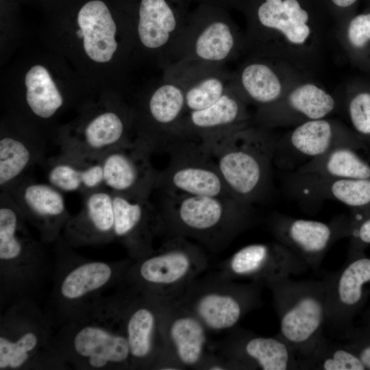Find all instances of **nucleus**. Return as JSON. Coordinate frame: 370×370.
Instances as JSON below:
<instances>
[{"mask_svg":"<svg viewBox=\"0 0 370 370\" xmlns=\"http://www.w3.org/2000/svg\"><path fill=\"white\" fill-rule=\"evenodd\" d=\"M359 138L337 119L325 117L308 121L278 136L274 163L280 167L289 166L293 171L295 163L297 169L336 147H357Z\"/></svg>","mask_w":370,"mask_h":370,"instance_id":"obj_19","label":"nucleus"},{"mask_svg":"<svg viewBox=\"0 0 370 370\" xmlns=\"http://www.w3.org/2000/svg\"><path fill=\"white\" fill-rule=\"evenodd\" d=\"M369 282L370 258L349 263L332 285H327L328 316L336 319L341 310L356 306L361 299L363 286Z\"/></svg>","mask_w":370,"mask_h":370,"instance_id":"obj_34","label":"nucleus"},{"mask_svg":"<svg viewBox=\"0 0 370 370\" xmlns=\"http://www.w3.org/2000/svg\"><path fill=\"white\" fill-rule=\"evenodd\" d=\"M286 193L304 205L325 200L358 208L370 204V179H347L301 173H286L282 180Z\"/></svg>","mask_w":370,"mask_h":370,"instance_id":"obj_27","label":"nucleus"},{"mask_svg":"<svg viewBox=\"0 0 370 370\" xmlns=\"http://www.w3.org/2000/svg\"><path fill=\"white\" fill-rule=\"evenodd\" d=\"M208 265L203 247L184 237L171 236L149 255L133 260L123 281L172 301L207 269Z\"/></svg>","mask_w":370,"mask_h":370,"instance_id":"obj_12","label":"nucleus"},{"mask_svg":"<svg viewBox=\"0 0 370 370\" xmlns=\"http://www.w3.org/2000/svg\"><path fill=\"white\" fill-rule=\"evenodd\" d=\"M52 325L34 299L9 305L0 319V370L67 369L57 354Z\"/></svg>","mask_w":370,"mask_h":370,"instance_id":"obj_10","label":"nucleus"},{"mask_svg":"<svg viewBox=\"0 0 370 370\" xmlns=\"http://www.w3.org/2000/svg\"><path fill=\"white\" fill-rule=\"evenodd\" d=\"M114 214V241L119 242L133 260L154 251L153 242L166 232L160 212L149 199L112 193Z\"/></svg>","mask_w":370,"mask_h":370,"instance_id":"obj_24","label":"nucleus"},{"mask_svg":"<svg viewBox=\"0 0 370 370\" xmlns=\"http://www.w3.org/2000/svg\"><path fill=\"white\" fill-rule=\"evenodd\" d=\"M247 106L231 82L224 95L214 104L186 113L180 126L177 138L203 142L249 126L253 123L252 114Z\"/></svg>","mask_w":370,"mask_h":370,"instance_id":"obj_30","label":"nucleus"},{"mask_svg":"<svg viewBox=\"0 0 370 370\" xmlns=\"http://www.w3.org/2000/svg\"><path fill=\"white\" fill-rule=\"evenodd\" d=\"M330 30L301 0H260L244 33L245 53L281 59L312 75L323 63Z\"/></svg>","mask_w":370,"mask_h":370,"instance_id":"obj_3","label":"nucleus"},{"mask_svg":"<svg viewBox=\"0 0 370 370\" xmlns=\"http://www.w3.org/2000/svg\"><path fill=\"white\" fill-rule=\"evenodd\" d=\"M54 244L51 312L47 314L52 323L62 325L87 313L107 291L119 285L133 260L87 258L74 251L62 236Z\"/></svg>","mask_w":370,"mask_h":370,"instance_id":"obj_5","label":"nucleus"},{"mask_svg":"<svg viewBox=\"0 0 370 370\" xmlns=\"http://www.w3.org/2000/svg\"><path fill=\"white\" fill-rule=\"evenodd\" d=\"M45 244L55 243L71 217L62 192L25 175L5 190ZM2 191V190H1Z\"/></svg>","mask_w":370,"mask_h":370,"instance_id":"obj_23","label":"nucleus"},{"mask_svg":"<svg viewBox=\"0 0 370 370\" xmlns=\"http://www.w3.org/2000/svg\"><path fill=\"white\" fill-rule=\"evenodd\" d=\"M162 332L164 349L155 369H200L213 354L210 331L195 315L173 301L165 306Z\"/></svg>","mask_w":370,"mask_h":370,"instance_id":"obj_18","label":"nucleus"},{"mask_svg":"<svg viewBox=\"0 0 370 370\" xmlns=\"http://www.w3.org/2000/svg\"><path fill=\"white\" fill-rule=\"evenodd\" d=\"M41 42L62 57L100 92H125L136 62L133 32L125 9L113 0H42Z\"/></svg>","mask_w":370,"mask_h":370,"instance_id":"obj_1","label":"nucleus"},{"mask_svg":"<svg viewBox=\"0 0 370 370\" xmlns=\"http://www.w3.org/2000/svg\"><path fill=\"white\" fill-rule=\"evenodd\" d=\"M48 183L63 192L84 195L105 187L101 156L60 152L44 163Z\"/></svg>","mask_w":370,"mask_h":370,"instance_id":"obj_33","label":"nucleus"},{"mask_svg":"<svg viewBox=\"0 0 370 370\" xmlns=\"http://www.w3.org/2000/svg\"><path fill=\"white\" fill-rule=\"evenodd\" d=\"M269 286L274 293L284 341L291 349L310 347L328 316L327 285L295 284L285 278Z\"/></svg>","mask_w":370,"mask_h":370,"instance_id":"obj_17","label":"nucleus"},{"mask_svg":"<svg viewBox=\"0 0 370 370\" xmlns=\"http://www.w3.org/2000/svg\"><path fill=\"white\" fill-rule=\"evenodd\" d=\"M319 367L324 370H364L359 356L343 349H336L321 359Z\"/></svg>","mask_w":370,"mask_h":370,"instance_id":"obj_38","label":"nucleus"},{"mask_svg":"<svg viewBox=\"0 0 370 370\" xmlns=\"http://www.w3.org/2000/svg\"><path fill=\"white\" fill-rule=\"evenodd\" d=\"M333 31L350 64L370 74V9L354 14Z\"/></svg>","mask_w":370,"mask_h":370,"instance_id":"obj_36","label":"nucleus"},{"mask_svg":"<svg viewBox=\"0 0 370 370\" xmlns=\"http://www.w3.org/2000/svg\"><path fill=\"white\" fill-rule=\"evenodd\" d=\"M40 1H42V0H40Z\"/></svg>","mask_w":370,"mask_h":370,"instance_id":"obj_43","label":"nucleus"},{"mask_svg":"<svg viewBox=\"0 0 370 370\" xmlns=\"http://www.w3.org/2000/svg\"><path fill=\"white\" fill-rule=\"evenodd\" d=\"M343 103L352 129L370 140V79H356L344 89Z\"/></svg>","mask_w":370,"mask_h":370,"instance_id":"obj_37","label":"nucleus"},{"mask_svg":"<svg viewBox=\"0 0 370 370\" xmlns=\"http://www.w3.org/2000/svg\"><path fill=\"white\" fill-rule=\"evenodd\" d=\"M99 92L62 57L41 42L22 47L3 66V112L53 140L63 115L75 112Z\"/></svg>","mask_w":370,"mask_h":370,"instance_id":"obj_2","label":"nucleus"},{"mask_svg":"<svg viewBox=\"0 0 370 370\" xmlns=\"http://www.w3.org/2000/svg\"><path fill=\"white\" fill-rule=\"evenodd\" d=\"M151 151L136 138L101 156L103 184L112 193L149 199L158 171L151 162Z\"/></svg>","mask_w":370,"mask_h":370,"instance_id":"obj_22","label":"nucleus"},{"mask_svg":"<svg viewBox=\"0 0 370 370\" xmlns=\"http://www.w3.org/2000/svg\"><path fill=\"white\" fill-rule=\"evenodd\" d=\"M57 354L67 369H132L129 345L119 323L97 303L62 325L55 334Z\"/></svg>","mask_w":370,"mask_h":370,"instance_id":"obj_9","label":"nucleus"},{"mask_svg":"<svg viewBox=\"0 0 370 370\" xmlns=\"http://www.w3.org/2000/svg\"><path fill=\"white\" fill-rule=\"evenodd\" d=\"M291 349L284 340L256 336H231L220 345L221 356L234 369H288L292 364Z\"/></svg>","mask_w":370,"mask_h":370,"instance_id":"obj_32","label":"nucleus"},{"mask_svg":"<svg viewBox=\"0 0 370 370\" xmlns=\"http://www.w3.org/2000/svg\"><path fill=\"white\" fill-rule=\"evenodd\" d=\"M166 151L169 164L158 171L154 190L166 195L231 196L214 158L201 142L177 138Z\"/></svg>","mask_w":370,"mask_h":370,"instance_id":"obj_14","label":"nucleus"},{"mask_svg":"<svg viewBox=\"0 0 370 370\" xmlns=\"http://www.w3.org/2000/svg\"><path fill=\"white\" fill-rule=\"evenodd\" d=\"M167 301L123 281L97 301L123 329L132 369H155L164 349L162 319Z\"/></svg>","mask_w":370,"mask_h":370,"instance_id":"obj_11","label":"nucleus"},{"mask_svg":"<svg viewBox=\"0 0 370 370\" xmlns=\"http://www.w3.org/2000/svg\"><path fill=\"white\" fill-rule=\"evenodd\" d=\"M83 196L81 210L71 216L62 236L73 248L97 246L114 241L112 192L103 187Z\"/></svg>","mask_w":370,"mask_h":370,"instance_id":"obj_29","label":"nucleus"},{"mask_svg":"<svg viewBox=\"0 0 370 370\" xmlns=\"http://www.w3.org/2000/svg\"><path fill=\"white\" fill-rule=\"evenodd\" d=\"M8 193H0V296L10 305L34 299L49 273L44 243L32 235Z\"/></svg>","mask_w":370,"mask_h":370,"instance_id":"obj_7","label":"nucleus"},{"mask_svg":"<svg viewBox=\"0 0 370 370\" xmlns=\"http://www.w3.org/2000/svg\"><path fill=\"white\" fill-rule=\"evenodd\" d=\"M258 283L240 284L221 271L197 278L173 301L211 332L233 329L258 302Z\"/></svg>","mask_w":370,"mask_h":370,"instance_id":"obj_13","label":"nucleus"},{"mask_svg":"<svg viewBox=\"0 0 370 370\" xmlns=\"http://www.w3.org/2000/svg\"><path fill=\"white\" fill-rule=\"evenodd\" d=\"M242 53L245 35L234 23L223 16L199 14L185 19L167 65L177 62L225 65Z\"/></svg>","mask_w":370,"mask_h":370,"instance_id":"obj_16","label":"nucleus"},{"mask_svg":"<svg viewBox=\"0 0 370 370\" xmlns=\"http://www.w3.org/2000/svg\"><path fill=\"white\" fill-rule=\"evenodd\" d=\"M76 113L55 132L53 141L60 152L101 156L134 138L133 104L119 90L100 91Z\"/></svg>","mask_w":370,"mask_h":370,"instance_id":"obj_8","label":"nucleus"},{"mask_svg":"<svg viewBox=\"0 0 370 370\" xmlns=\"http://www.w3.org/2000/svg\"><path fill=\"white\" fill-rule=\"evenodd\" d=\"M49 140L33 127L1 114L0 190L8 188L38 164H44Z\"/></svg>","mask_w":370,"mask_h":370,"instance_id":"obj_25","label":"nucleus"},{"mask_svg":"<svg viewBox=\"0 0 370 370\" xmlns=\"http://www.w3.org/2000/svg\"><path fill=\"white\" fill-rule=\"evenodd\" d=\"M312 76L285 60L250 55L232 73V84L239 96L256 110L280 99L295 83Z\"/></svg>","mask_w":370,"mask_h":370,"instance_id":"obj_21","label":"nucleus"},{"mask_svg":"<svg viewBox=\"0 0 370 370\" xmlns=\"http://www.w3.org/2000/svg\"><path fill=\"white\" fill-rule=\"evenodd\" d=\"M162 75L183 90L187 112L206 108L217 102L231 84L232 73L225 65L196 62L171 63Z\"/></svg>","mask_w":370,"mask_h":370,"instance_id":"obj_31","label":"nucleus"},{"mask_svg":"<svg viewBox=\"0 0 370 370\" xmlns=\"http://www.w3.org/2000/svg\"><path fill=\"white\" fill-rule=\"evenodd\" d=\"M301 258L278 243H254L237 250L222 264L221 272L232 279L266 284L286 278Z\"/></svg>","mask_w":370,"mask_h":370,"instance_id":"obj_26","label":"nucleus"},{"mask_svg":"<svg viewBox=\"0 0 370 370\" xmlns=\"http://www.w3.org/2000/svg\"><path fill=\"white\" fill-rule=\"evenodd\" d=\"M132 104L134 138L152 153L166 151L177 138L180 126L187 113L181 86L162 75L159 81L139 93Z\"/></svg>","mask_w":370,"mask_h":370,"instance_id":"obj_15","label":"nucleus"},{"mask_svg":"<svg viewBox=\"0 0 370 370\" xmlns=\"http://www.w3.org/2000/svg\"><path fill=\"white\" fill-rule=\"evenodd\" d=\"M359 0H330L334 8L340 10L336 26L354 15L353 10Z\"/></svg>","mask_w":370,"mask_h":370,"instance_id":"obj_39","label":"nucleus"},{"mask_svg":"<svg viewBox=\"0 0 370 370\" xmlns=\"http://www.w3.org/2000/svg\"><path fill=\"white\" fill-rule=\"evenodd\" d=\"M295 171L323 176L370 179V164L350 147H339L312 159Z\"/></svg>","mask_w":370,"mask_h":370,"instance_id":"obj_35","label":"nucleus"},{"mask_svg":"<svg viewBox=\"0 0 370 370\" xmlns=\"http://www.w3.org/2000/svg\"><path fill=\"white\" fill-rule=\"evenodd\" d=\"M20 0H0V5H18Z\"/></svg>","mask_w":370,"mask_h":370,"instance_id":"obj_42","label":"nucleus"},{"mask_svg":"<svg viewBox=\"0 0 370 370\" xmlns=\"http://www.w3.org/2000/svg\"><path fill=\"white\" fill-rule=\"evenodd\" d=\"M359 357L365 369H370V345L366 347L361 351Z\"/></svg>","mask_w":370,"mask_h":370,"instance_id":"obj_41","label":"nucleus"},{"mask_svg":"<svg viewBox=\"0 0 370 370\" xmlns=\"http://www.w3.org/2000/svg\"><path fill=\"white\" fill-rule=\"evenodd\" d=\"M340 108V99L308 76L292 86L274 103L252 114L255 125L273 130L294 127L308 121L330 117Z\"/></svg>","mask_w":370,"mask_h":370,"instance_id":"obj_20","label":"nucleus"},{"mask_svg":"<svg viewBox=\"0 0 370 370\" xmlns=\"http://www.w3.org/2000/svg\"><path fill=\"white\" fill-rule=\"evenodd\" d=\"M270 227L280 243L310 264L318 262L346 231L340 217L325 223L282 214L271 218Z\"/></svg>","mask_w":370,"mask_h":370,"instance_id":"obj_28","label":"nucleus"},{"mask_svg":"<svg viewBox=\"0 0 370 370\" xmlns=\"http://www.w3.org/2000/svg\"><path fill=\"white\" fill-rule=\"evenodd\" d=\"M166 232L217 251L251 220V207L231 196L166 195L157 206Z\"/></svg>","mask_w":370,"mask_h":370,"instance_id":"obj_6","label":"nucleus"},{"mask_svg":"<svg viewBox=\"0 0 370 370\" xmlns=\"http://www.w3.org/2000/svg\"><path fill=\"white\" fill-rule=\"evenodd\" d=\"M277 138L273 130L251 124L201 143L214 158L230 195L252 206L271 190Z\"/></svg>","mask_w":370,"mask_h":370,"instance_id":"obj_4","label":"nucleus"},{"mask_svg":"<svg viewBox=\"0 0 370 370\" xmlns=\"http://www.w3.org/2000/svg\"><path fill=\"white\" fill-rule=\"evenodd\" d=\"M355 233L362 243L370 244V217L360 223Z\"/></svg>","mask_w":370,"mask_h":370,"instance_id":"obj_40","label":"nucleus"}]
</instances>
